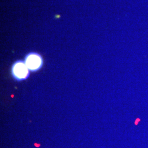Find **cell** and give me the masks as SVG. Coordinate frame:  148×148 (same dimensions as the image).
Returning <instances> with one entry per match:
<instances>
[{"instance_id": "obj_1", "label": "cell", "mask_w": 148, "mask_h": 148, "mask_svg": "<svg viewBox=\"0 0 148 148\" xmlns=\"http://www.w3.org/2000/svg\"><path fill=\"white\" fill-rule=\"evenodd\" d=\"M13 77L17 80H23L27 78L29 75V69L25 62L18 61L13 64L12 69Z\"/></svg>"}, {"instance_id": "obj_2", "label": "cell", "mask_w": 148, "mask_h": 148, "mask_svg": "<svg viewBox=\"0 0 148 148\" xmlns=\"http://www.w3.org/2000/svg\"><path fill=\"white\" fill-rule=\"evenodd\" d=\"M25 63L30 70L35 71L40 69L42 66V58L37 53H29L25 58Z\"/></svg>"}]
</instances>
